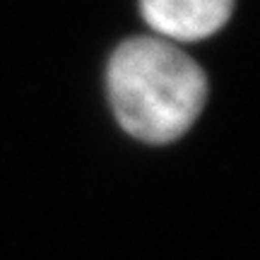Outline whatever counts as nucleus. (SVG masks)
Masks as SVG:
<instances>
[{"mask_svg": "<svg viewBox=\"0 0 260 260\" xmlns=\"http://www.w3.org/2000/svg\"><path fill=\"white\" fill-rule=\"evenodd\" d=\"M109 94L116 118L133 138L164 145L200 116L207 80L171 41L135 37L116 48L109 63Z\"/></svg>", "mask_w": 260, "mask_h": 260, "instance_id": "f257e3e1", "label": "nucleus"}, {"mask_svg": "<svg viewBox=\"0 0 260 260\" xmlns=\"http://www.w3.org/2000/svg\"><path fill=\"white\" fill-rule=\"evenodd\" d=\"M140 10L164 39L198 41L226 24L234 0H140Z\"/></svg>", "mask_w": 260, "mask_h": 260, "instance_id": "f03ea898", "label": "nucleus"}]
</instances>
